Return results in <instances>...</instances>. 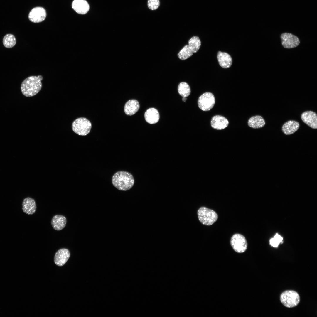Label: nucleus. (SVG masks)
<instances>
[{
    "instance_id": "f257e3e1",
    "label": "nucleus",
    "mask_w": 317,
    "mask_h": 317,
    "mask_svg": "<svg viewBox=\"0 0 317 317\" xmlns=\"http://www.w3.org/2000/svg\"><path fill=\"white\" fill-rule=\"evenodd\" d=\"M43 76L40 75L37 76H30L22 82L21 90L22 94L27 97L33 96L40 91L42 87L41 81Z\"/></svg>"
},
{
    "instance_id": "f03ea898",
    "label": "nucleus",
    "mask_w": 317,
    "mask_h": 317,
    "mask_svg": "<svg viewBox=\"0 0 317 317\" xmlns=\"http://www.w3.org/2000/svg\"><path fill=\"white\" fill-rule=\"evenodd\" d=\"M112 183L117 189L120 190L126 191L133 186L134 180L133 176L129 172L119 171L116 172L112 176Z\"/></svg>"
},
{
    "instance_id": "7ed1b4c3",
    "label": "nucleus",
    "mask_w": 317,
    "mask_h": 317,
    "mask_svg": "<svg viewBox=\"0 0 317 317\" xmlns=\"http://www.w3.org/2000/svg\"><path fill=\"white\" fill-rule=\"evenodd\" d=\"M197 215L200 222L207 226L213 225L218 218V215L215 211L205 207H201L199 209Z\"/></svg>"
},
{
    "instance_id": "20e7f679",
    "label": "nucleus",
    "mask_w": 317,
    "mask_h": 317,
    "mask_svg": "<svg viewBox=\"0 0 317 317\" xmlns=\"http://www.w3.org/2000/svg\"><path fill=\"white\" fill-rule=\"evenodd\" d=\"M280 300L285 306L290 308L298 305L300 299L297 292L293 290H288L285 291L281 294Z\"/></svg>"
},
{
    "instance_id": "39448f33",
    "label": "nucleus",
    "mask_w": 317,
    "mask_h": 317,
    "mask_svg": "<svg viewBox=\"0 0 317 317\" xmlns=\"http://www.w3.org/2000/svg\"><path fill=\"white\" fill-rule=\"evenodd\" d=\"M92 127L90 122L84 117H80L72 122V128L73 131L81 136H85L90 132Z\"/></svg>"
},
{
    "instance_id": "423d86ee",
    "label": "nucleus",
    "mask_w": 317,
    "mask_h": 317,
    "mask_svg": "<svg viewBox=\"0 0 317 317\" xmlns=\"http://www.w3.org/2000/svg\"><path fill=\"white\" fill-rule=\"evenodd\" d=\"M230 245L235 251L238 253H242L247 249V243L245 237L242 235L236 233L232 237Z\"/></svg>"
},
{
    "instance_id": "0eeeda50",
    "label": "nucleus",
    "mask_w": 317,
    "mask_h": 317,
    "mask_svg": "<svg viewBox=\"0 0 317 317\" xmlns=\"http://www.w3.org/2000/svg\"><path fill=\"white\" fill-rule=\"evenodd\" d=\"M215 103V98L214 95L211 92L203 93L199 97L198 101V107L202 110L208 111L214 107Z\"/></svg>"
},
{
    "instance_id": "6e6552de",
    "label": "nucleus",
    "mask_w": 317,
    "mask_h": 317,
    "mask_svg": "<svg viewBox=\"0 0 317 317\" xmlns=\"http://www.w3.org/2000/svg\"><path fill=\"white\" fill-rule=\"evenodd\" d=\"M46 12L43 8L37 7L33 9L28 14V18L32 22L39 23L43 21L46 17Z\"/></svg>"
},
{
    "instance_id": "1a4fd4ad",
    "label": "nucleus",
    "mask_w": 317,
    "mask_h": 317,
    "mask_svg": "<svg viewBox=\"0 0 317 317\" xmlns=\"http://www.w3.org/2000/svg\"><path fill=\"white\" fill-rule=\"evenodd\" d=\"M282 44L284 48H291L298 46L300 43L298 38L291 33H284L281 36Z\"/></svg>"
},
{
    "instance_id": "9d476101",
    "label": "nucleus",
    "mask_w": 317,
    "mask_h": 317,
    "mask_svg": "<svg viewBox=\"0 0 317 317\" xmlns=\"http://www.w3.org/2000/svg\"><path fill=\"white\" fill-rule=\"evenodd\" d=\"M301 119L306 124L311 128H317V114L311 111H307L303 112L301 114Z\"/></svg>"
},
{
    "instance_id": "9b49d317",
    "label": "nucleus",
    "mask_w": 317,
    "mask_h": 317,
    "mask_svg": "<svg viewBox=\"0 0 317 317\" xmlns=\"http://www.w3.org/2000/svg\"><path fill=\"white\" fill-rule=\"evenodd\" d=\"M70 255L69 251L67 249L64 248L59 249L55 255V263L59 266L64 265L69 259Z\"/></svg>"
},
{
    "instance_id": "f8f14e48",
    "label": "nucleus",
    "mask_w": 317,
    "mask_h": 317,
    "mask_svg": "<svg viewBox=\"0 0 317 317\" xmlns=\"http://www.w3.org/2000/svg\"><path fill=\"white\" fill-rule=\"evenodd\" d=\"M228 124V120L221 115H216L213 116L211 121L212 127L217 130L224 129L227 127Z\"/></svg>"
},
{
    "instance_id": "ddd939ff",
    "label": "nucleus",
    "mask_w": 317,
    "mask_h": 317,
    "mask_svg": "<svg viewBox=\"0 0 317 317\" xmlns=\"http://www.w3.org/2000/svg\"><path fill=\"white\" fill-rule=\"evenodd\" d=\"M72 6L76 12L81 14H86L90 9L89 4L86 0H74Z\"/></svg>"
},
{
    "instance_id": "4468645a",
    "label": "nucleus",
    "mask_w": 317,
    "mask_h": 317,
    "mask_svg": "<svg viewBox=\"0 0 317 317\" xmlns=\"http://www.w3.org/2000/svg\"><path fill=\"white\" fill-rule=\"evenodd\" d=\"M22 206L23 211L29 215L33 214L36 210V202L31 197H27L24 199Z\"/></svg>"
},
{
    "instance_id": "2eb2a0df",
    "label": "nucleus",
    "mask_w": 317,
    "mask_h": 317,
    "mask_svg": "<svg viewBox=\"0 0 317 317\" xmlns=\"http://www.w3.org/2000/svg\"><path fill=\"white\" fill-rule=\"evenodd\" d=\"M67 223L66 217L63 215H54L51 220L53 228L55 230L60 231L65 228Z\"/></svg>"
},
{
    "instance_id": "dca6fc26",
    "label": "nucleus",
    "mask_w": 317,
    "mask_h": 317,
    "mask_svg": "<svg viewBox=\"0 0 317 317\" xmlns=\"http://www.w3.org/2000/svg\"><path fill=\"white\" fill-rule=\"evenodd\" d=\"M300 126L298 122L295 120H289L284 123L282 127V130L286 135L291 134L296 132Z\"/></svg>"
},
{
    "instance_id": "f3484780",
    "label": "nucleus",
    "mask_w": 317,
    "mask_h": 317,
    "mask_svg": "<svg viewBox=\"0 0 317 317\" xmlns=\"http://www.w3.org/2000/svg\"><path fill=\"white\" fill-rule=\"evenodd\" d=\"M217 58L220 65L222 68H229L232 64V58L226 53L219 51L217 53Z\"/></svg>"
},
{
    "instance_id": "a211bd4d",
    "label": "nucleus",
    "mask_w": 317,
    "mask_h": 317,
    "mask_svg": "<svg viewBox=\"0 0 317 317\" xmlns=\"http://www.w3.org/2000/svg\"><path fill=\"white\" fill-rule=\"evenodd\" d=\"M144 117L146 121L148 123L154 124L157 123L159 120V113L156 109L150 108L145 112Z\"/></svg>"
},
{
    "instance_id": "6ab92c4d",
    "label": "nucleus",
    "mask_w": 317,
    "mask_h": 317,
    "mask_svg": "<svg viewBox=\"0 0 317 317\" xmlns=\"http://www.w3.org/2000/svg\"><path fill=\"white\" fill-rule=\"evenodd\" d=\"M140 108L139 103L136 100H131L128 101L125 104L124 111L125 114L128 115H132L135 114Z\"/></svg>"
},
{
    "instance_id": "aec40b11",
    "label": "nucleus",
    "mask_w": 317,
    "mask_h": 317,
    "mask_svg": "<svg viewBox=\"0 0 317 317\" xmlns=\"http://www.w3.org/2000/svg\"><path fill=\"white\" fill-rule=\"evenodd\" d=\"M248 124L252 128H260L265 125V122L262 117L257 115L250 117L248 120Z\"/></svg>"
},
{
    "instance_id": "412c9836",
    "label": "nucleus",
    "mask_w": 317,
    "mask_h": 317,
    "mask_svg": "<svg viewBox=\"0 0 317 317\" xmlns=\"http://www.w3.org/2000/svg\"><path fill=\"white\" fill-rule=\"evenodd\" d=\"M189 47L193 53H196L201 45V41L199 38L196 36L192 37L188 41Z\"/></svg>"
},
{
    "instance_id": "4be33fe9",
    "label": "nucleus",
    "mask_w": 317,
    "mask_h": 317,
    "mask_svg": "<svg viewBox=\"0 0 317 317\" xmlns=\"http://www.w3.org/2000/svg\"><path fill=\"white\" fill-rule=\"evenodd\" d=\"M3 43L5 47L11 48L13 47L16 43V39L15 36L11 34L6 35L3 39Z\"/></svg>"
},
{
    "instance_id": "5701e85b",
    "label": "nucleus",
    "mask_w": 317,
    "mask_h": 317,
    "mask_svg": "<svg viewBox=\"0 0 317 317\" xmlns=\"http://www.w3.org/2000/svg\"><path fill=\"white\" fill-rule=\"evenodd\" d=\"M178 92L179 95L182 97H186L190 93V89L188 84L186 82H181L178 85Z\"/></svg>"
},
{
    "instance_id": "b1692460",
    "label": "nucleus",
    "mask_w": 317,
    "mask_h": 317,
    "mask_svg": "<svg viewBox=\"0 0 317 317\" xmlns=\"http://www.w3.org/2000/svg\"><path fill=\"white\" fill-rule=\"evenodd\" d=\"M188 45L185 46L178 54V58L182 60H185L190 57L193 55Z\"/></svg>"
},
{
    "instance_id": "393cba45",
    "label": "nucleus",
    "mask_w": 317,
    "mask_h": 317,
    "mask_svg": "<svg viewBox=\"0 0 317 317\" xmlns=\"http://www.w3.org/2000/svg\"><path fill=\"white\" fill-rule=\"evenodd\" d=\"M283 238L280 235L276 234L274 237L270 240V243L271 245L275 247H277L281 242H282Z\"/></svg>"
},
{
    "instance_id": "a878e982",
    "label": "nucleus",
    "mask_w": 317,
    "mask_h": 317,
    "mask_svg": "<svg viewBox=\"0 0 317 317\" xmlns=\"http://www.w3.org/2000/svg\"><path fill=\"white\" fill-rule=\"evenodd\" d=\"M159 0H148L147 5L148 8L151 10L157 9L160 6Z\"/></svg>"
},
{
    "instance_id": "bb28decb",
    "label": "nucleus",
    "mask_w": 317,
    "mask_h": 317,
    "mask_svg": "<svg viewBox=\"0 0 317 317\" xmlns=\"http://www.w3.org/2000/svg\"><path fill=\"white\" fill-rule=\"evenodd\" d=\"M186 100L187 98H186V97H183L182 99V100L183 102H185L186 101Z\"/></svg>"
}]
</instances>
